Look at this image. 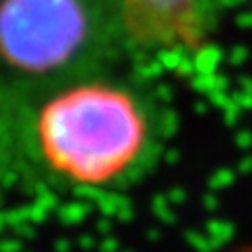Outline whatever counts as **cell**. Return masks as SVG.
Returning a JSON list of instances; mask_svg holds the SVG:
<instances>
[{
    "mask_svg": "<svg viewBox=\"0 0 252 252\" xmlns=\"http://www.w3.org/2000/svg\"><path fill=\"white\" fill-rule=\"evenodd\" d=\"M26 107L28 97L0 76V177L26 166Z\"/></svg>",
    "mask_w": 252,
    "mask_h": 252,
    "instance_id": "277c9868",
    "label": "cell"
},
{
    "mask_svg": "<svg viewBox=\"0 0 252 252\" xmlns=\"http://www.w3.org/2000/svg\"><path fill=\"white\" fill-rule=\"evenodd\" d=\"M124 42L141 51L195 49L206 38V0H112Z\"/></svg>",
    "mask_w": 252,
    "mask_h": 252,
    "instance_id": "3957f363",
    "label": "cell"
},
{
    "mask_svg": "<svg viewBox=\"0 0 252 252\" xmlns=\"http://www.w3.org/2000/svg\"><path fill=\"white\" fill-rule=\"evenodd\" d=\"M229 252H252V242L250 244H244V246H238V248H233Z\"/></svg>",
    "mask_w": 252,
    "mask_h": 252,
    "instance_id": "5b68a950",
    "label": "cell"
},
{
    "mask_svg": "<svg viewBox=\"0 0 252 252\" xmlns=\"http://www.w3.org/2000/svg\"><path fill=\"white\" fill-rule=\"evenodd\" d=\"M122 44L112 0H0V76L26 97L103 72Z\"/></svg>",
    "mask_w": 252,
    "mask_h": 252,
    "instance_id": "7a4b0ae2",
    "label": "cell"
},
{
    "mask_svg": "<svg viewBox=\"0 0 252 252\" xmlns=\"http://www.w3.org/2000/svg\"><path fill=\"white\" fill-rule=\"evenodd\" d=\"M160 130L152 103L105 72L28 97V162L76 187H116L152 166Z\"/></svg>",
    "mask_w": 252,
    "mask_h": 252,
    "instance_id": "6da1fadb",
    "label": "cell"
}]
</instances>
